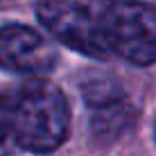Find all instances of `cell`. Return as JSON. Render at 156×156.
Instances as JSON below:
<instances>
[{"label":"cell","mask_w":156,"mask_h":156,"mask_svg":"<svg viewBox=\"0 0 156 156\" xmlns=\"http://www.w3.org/2000/svg\"><path fill=\"white\" fill-rule=\"evenodd\" d=\"M18 140L14 133V122H12V104H7L0 98V156H14Z\"/></svg>","instance_id":"277c9868"},{"label":"cell","mask_w":156,"mask_h":156,"mask_svg":"<svg viewBox=\"0 0 156 156\" xmlns=\"http://www.w3.org/2000/svg\"><path fill=\"white\" fill-rule=\"evenodd\" d=\"M57 63V50L45 36L27 25L0 27V68L23 75L50 73Z\"/></svg>","instance_id":"3957f363"},{"label":"cell","mask_w":156,"mask_h":156,"mask_svg":"<svg viewBox=\"0 0 156 156\" xmlns=\"http://www.w3.org/2000/svg\"><path fill=\"white\" fill-rule=\"evenodd\" d=\"M12 122L18 147L32 154H50L68 138L70 109L55 84L34 79L12 102Z\"/></svg>","instance_id":"7a4b0ae2"},{"label":"cell","mask_w":156,"mask_h":156,"mask_svg":"<svg viewBox=\"0 0 156 156\" xmlns=\"http://www.w3.org/2000/svg\"><path fill=\"white\" fill-rule=\"evenodd\" d=\"M36 16L63 45L86 57L156 61V7L136 0H39Z\"/></svg>","instance_id":"6da1fadb"}]
</instances>
